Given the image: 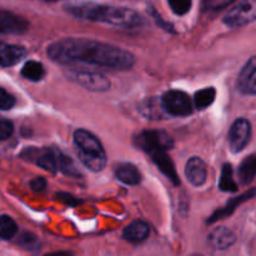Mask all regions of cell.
Here are the masks:
<instances>
[{"instance_id": "obj_1", "label": "cell", "mask_w": 256, "mask_h": 256, "mask_svg": "<svg viewBox=\"0 0 256 256\" xmlns=\"http://www.w3.org/2000/svg\"><path fill=\"white\" fill-rule=\"evenodd\" d=\"M48 55L60 64H88L114 70H129L135 56L128 50L90 39L68 38L48 46Z\"/></svg>"}, {"instance_id": "obj_2", "label": "cell", "mask_w": 256, "mask_h": 256, "mask_svg": "<svg viewBox=\"0 0 256 256\" xmlns=\"http://www.w3.org/2000/svg\"><path fill=\"white\" fill-rule=\"evenodd\" d=\"M65 12L72 16L86 22H102L112 26L132 29L144 25L145 20L139 12L124 6L104 5L98 2H82L65 5Z\"/></svg>"}, {"instance_id": "obj_3", "label": "cell", "mask_w": 256, "mask_h": 256, "mask_svg": "<svg viewBox=\"0 0 256 256\" xmlns=\"http://www.w3.org/2000/svg\"><path fill=\"white\" fill-rule=\"evenodd\" d=\"M72 139L78 158L84 166L92 172H102L106 165V152L99 139L84 129H78Z\"/></svg>"}, {"instance_id": "obj_4", "label": "cell", "mask_w": 256, "mask_h": 256, "mask_svg": "<svg viewBox=\"0 0 256 256\" xmlns=\"http://www.w3.org/2000/svg\"><path fill=\"white\" fill-rule=\"evenodd\" d=\"M229 28H242L256 22V0H242L222 18Z\"/></svg>"}, {"instance_id": "obj_5", "label": "cell", "mask_w": 256, "mask_h": 256, "mask_svg": "<svg viewBox=\"0 0 256 256\" xmlns=\"http://www.w3.org/2000/svg\"><path fill=\"white\" fill-rule=\"evenodd\" d=\"M160 102L164 112L172 116H188L192 112V99L184 92H166L160 99Z\"/></svg>"}, {"instance_id": "obj_6", "label": "cell", "mask_w": 256, "mask_h": 256, "mask_svg": "<svg viewBox=\"0 0 256 256\" xmlns=\"http://www.w3.org/2000/svg\"><path fill=\"white\" fill-rule=\"evenodd\" d=\"M135 144L142 152L152 154L156 150H170L174 145L172 139L164 132L145 130L135 138Z\"/></svg>"}, {"instance_id": "obj_7", "label": "cell", "mask_w": 256, "mask_h": 256, "mask_svg": "<svg viewBox=\"0 0 256 256\" xmlns=\"http://www.w3.org/2000/svg\"><path fill=\"white\" fill-rule=\"evenodd\" d=\"M68 79L76 82L80 86L90 90V92H102L109 90L110 82L106 76L92 72H79V70H70L66 72Z\"/></svg>"}, {"instance_id": "obj_8", "label": "cell", "mask_w": 256, "mask_h": 256, "mask_svg": "<svg viewBox=\"0 0 256 256\" xmlns=\"http://www.w3.org/2000/svg\"><path fill=\"white\" fill-rule=\"evenodd\" d=\"M250 138H252V124L249 120L245 118H239L235 120L228 135V142L232 152L238 154L242 152L249 144Z\"/></svg>"}, {"instance_id": "obj_9", "label": "cell", "mask_w": 256, "mask_h": 256, "mask_svg": "<svg viewBox=\"0 0 256 256\" xmlns=\"http://www.w3.org/2000/svg\"><path fill=\"white\" fill-rule=\"evenodd\" d=\"M236 86L242 95H256V55L250 58L242 66L238 76Z\"/></svg>"}, {"instance_id": "obj_10", "label": "cell", "mask_w": 256, "mask_h": 256, "mask_svg": "<svg viewBox=\"0 0 256 256\" xmlns=\"http://www.w3.org/2000/svg\"><path fill=\"white\" fill-rule=\"evenodd\" d=\"M185 175L192 186H202L208 179V168L202 158L194 156L185 165Z\"/></svg>"}, {"instance_id": "obj_11", "label": "cell", "mask_w": 256, "mask_h": 256, "mask_svg": "<svg viewBox=\"0 0 256 256\" xmlns=\"http://www.w3.org/2000/svg\"><path fill=\"white\" fill-rule=\"evenodd\" d=\"M29 26V22L22 16L10 12L0 10V34H22Z\"/></svg>"}, {"instance_id": "obj_12", "label": "cell", "mask_w": 256, "mask_h": 256, "mask_svg": "<svg viewBox=\"0 0 256 256\" xmlns=\"http://www.w3.org/2000/svg\"><path fill=\"white\" fill-rule=\"evenodd\" d=\"M154 164L159 168L160 172L170 180L174 185H179L180 180L178 176V172L175 170V165L172 162V158L168 155L166 150H156V152L149 154Z\"/></svg>"}, {"instance_id": "obj_13", "label": "cell", "mask_w": 256, "mask_h": 256, "mask_svg": "<svg viewBox=\"0 0 256 256\" xmlns=\"http://www.w3.org/2000/svg\"><path fill=\"white\" fill-rule=\"evenodd\" d=\"M236 242L234 232L229 228L220 226L208 235V244L215 250H226Z\"/></svg>"}, {"instance_id": "obj_14", "label": "cell", "mask_w": 256, "mask_h": 256, "mask_svg": "<svg viewBox=\"0 0 256 256\" xmlns=\"http://www.w3.org/2000/svg\"><path fill=\"white\" fill-rule=\"evenodd\" d=\"M25 55H26V50L22 46L0 42V65L2 66H12L18 64Z\"/></svg>"}, {"instance_id": "obj_15", "label": "cell", "mask_w": 256, "mask_h": 256, "mask_svg": "<svg viewBox=\"0 0 256 256\" xmlns=\"http://www.w3.org/2000/svg\"><path fill=\"white\" fill-rule=\"evenodd\" d=\"M150 234L149 225L142 220H135V222H130L126 228L124 229L122 236L125 240L132 244H139V242H145Z\"/></svg>"}, {"instance_id": "obj_16", "label": "cell", "mask_w": 256, "mask_h": 256, "mask_svg": "<svg viewBox=\"0 0 256 256\" xmlns=\"http://www.w3.org/2000/svg\"><path fill=\"white\" fill-rule=\"evenodd\" d=\"M115 176L125 185H138L142 182V175L138 168L130 162L118 165L115 169Z\"/></svg>"}, {"instance_id": "obj_17", "label": "cell", "mask_w": 256, "mask_h": 256, "mask_svg": "<svg viewBox=\"0 0 256 256\" xmlns=\"http://www.w3.org/2000/svg\"><path fill=\"white\" fill-rule=\"evenodd\" d=\"M58 155H59V150L46 149L44 152H38L36 150V156L34 159L36 165H39L42 169L50 172H59V169H58Z\"/></svg>"}, {"instance_id": "obj_18", "label": "cell", "mask_w": 256, "mask_h": 256, "mask_svg": "<svg viewBox=\"0 0 256 256\" xmlns=\"http://www.w3.org/2000/svg\"><path fill=\"white\" fill-rule=\"evenodd\" d=\"M254 195H255V190H250V192H245V194H242V196L235 198L234 200H232V202H228V205L224 208V209L218 210V212H215L214 214H212V216H210V219H208V224H212V222H216V220L222 219V218H225V216H228V215L232 214V212H234V210L236 209V208L239 206V205L242 204V202H244L245 200L250 199V198L254 196Z\"/></svg>"}, {"instance_id": "obj_19", "label": "cell", "mask_w": 256, "mask_h": 256, "mask_svg": "<svg viewBox=\"0 0 256 256\" xmlns=\"http://www.w3.org/2000/svg\"><path fill=\"white\" fill-rule=\"evenodd\" d=\"M239 179L242 182V184L248 185L255 179L256 176V152L255 154L249 155L248 158H245L239 166Z\"/></svg>"}, {"instance_id": "obj_20", "label": "cell", "mask_w": 256, "mask_h": 256, "mask_svg": "<svg viewBox=\"0 0 256 256\" xmlns=\"http://www.w3.org/2000/svg\"><path fill=\"white\" fill-rule=\"evenodd\" d=\"M22 75L30 82H40L44 78L45 69L42 62L30 60V62H25L24 66H22Z\"/></svg>"}, {"instance_id": "obj_21", "label": "cell", "mask_w": 256, "mask_h": 256, "mask_svg": "<svg viewBox=\"0 0 256 256\" xmlns=\"http://www.w3.org/2000/svg\"><path fill=\"white\" fill-rule=\"evenodd\" d=\"M219 189L222 192H235L238 190V184L234 180L232 168L230 164H225L222 169V175L219 180Z\"/></svg>"}, {"instance_id": "obj_22", "label": "cell", "mask_w": 256, "mask_h": 256, "mask_svg": "<svg viewBox=\"0 0 256 256\" xmlns=\"http://www.w3.org/2000/svg\"><path fill=\"white\" fill-rule=\"evenodd\" d=\"M215 96H216V92H215L214 88H204V89L195 94V106L199 110L206 109L208 106H210L214 102Z\"/></svg>"}, {"instance_id": "obj_23", "label": "cell", "mask_w": 256, "mask_h": 256, "mask_svg": "<svg viewBox=\"0 0 256 256\" xmlns=\"http://www.w3.org/2000/svg\"><path fill=\"white\" fill-rule=\"evenodd\" d=\"M18 224L9 215H0V239L10 240L16 235Z\"/></svg>"}, {"instance_id": "obj_24", "label": "cell", "mask_w": 256, "mask_h": 256, "mask_svg": "<svg viewBox=\"0 0 256 256\" xmlns=\"http://www.w3.org/2000/svg\"><path fill=\"white\" fill-rule=\"evenodd\" d=\"M58 169L62 174L69 175V176H80V172L78 170L75 162L68 155L62 154V152H59V155H58Z\"/></svg>"}, {"instance_id": "obj_25", "label": "cell", "mask_w": 256, "mask_h": 256, "mask_svg": "<svg viewBox=\"0 0 256 256\" xmlns=\"http://www.w3.org/2000/svg\"><path fill=\"white\" fill-rule=\"evenodd\" d=\"M19 244L20 246H22L24 249L32 250V252H34V250H36L40 246V242H39V239H38V236H35V235L32 234V232H24V234L20 235Z\"/></svg>"}, {"instance_id": "obj_26", "label": "cell", "mask_w": 256, "mask_h": 256, "mask_svg": "<svg viewBox=\"0 0 256 256\" xmlns=\"http://www.w3.org/2000/svg\"><path fill=\"white\" fill-rule=\"evenodd\" d=\"M168 2L176 15H185L192 9V0H168Z\"/></svg>"}, {"instance_id": "obj_27", "label": "cell", "mask_w": 256, "mask_h": 256, "mask_svg": "<svg viewBox=\"0 0 256 256\" xmlns=\"http://www.w3.org/2000/svg\"><path fill=\"white\" fill-rule=\"evenodd\" d=\"M15 105V98L0 88V110H10Z\"/></svg>"}, {"instance_id": "obj_28", "label": "cell", "mask_w": 256, "mask_h": 256, "mask_svg": "<svg viewBox=\"0 0 256 256\" xmlns=\"http://www.w3.org/2000/svg\"><path fill=\"white\" fill-rule=\"evenodd\" d=\"M232 2L234 0H202V6L206 10H220Z\"/></svg>"}, {"instance_id": "obj_29", "label": "cell", "mask_w": 256, "mask_h": 256, "mask_svg": "<svg viewBox=\"0 0 256 256\" xmlns=\"http://www.w3.org/2000/svg\"><path fill=\"white\" fill-rule=\"evenodd\" d=\"M12 132H14V126L12 122L8 120H0V142L9 139Z\"/></svg>"}, {"instance_id": "obj_30", "label": "cell", "mask_w": 256, "mask_h": 256, "mask_svg": "<svg viewBox=\"0 0 256 256\" xmlns=\"http://www.w3.org/2000/svg\"><path fill=\"white\" fill-rule=\"evenodd\" d=\"M30 186L35 192H42V190H44L46 188V180L44 178H35L34 180L30 182Z\"/></svg>"}, {"instance_id": "obj_31", "label": "cell", "mask_w": 256, "mask_h": 256, "mask_svg": "<svg viewBox=\"0 0 256 256\" xmlns=\"http://www.w3.org/2000/svg\"><path fill=\"white\" fill-rule=\"evenodd\" d=\"M58 200H60V202H65V204H69V205H76L79 204V200L75 199V198L70 196V195L68 194H59L58 195Z\"/></svg>"}, {"instance_id": "obj_32", "label": "cell", "mask_w": 256, "mask_h": 256, "mask_svg": "<svg viewBox=\"0 0 256 256\" xmlns=\"http://www.w3.org/2000/svg\"><path fill=\"white\" fill-rule=\"evenodd\" d=\"M44 256H72V252H50V254H46Z\"/></svg>"}, {"instance_id": "obj_33", "label": "cell", "mask_w": 256, "mask_h": 256, "mask_svg": "<svg viewBox=\"0 0 256 256\" xmlns=\"http://www.w3.org/2000/svg\"><path fill=\"white\" fill-rule=\"evenodd\" d=\"M46 2H58V0H46Z\"/></svg>"}, {"instance_id": "obj_34", "label": "cell", "mask_w": 256, "mask_h": 256, "mask_svg": "<svg viewBox=\"0 0 256 256\" xmlns=\"http://www.w3.org/2000/svg\"><path fill=\"white\" fill-rule=\"evenodd\" d=\"M192 256H202V255H199V254H194V255H192Z\"/></svg>"}]
</instances>
